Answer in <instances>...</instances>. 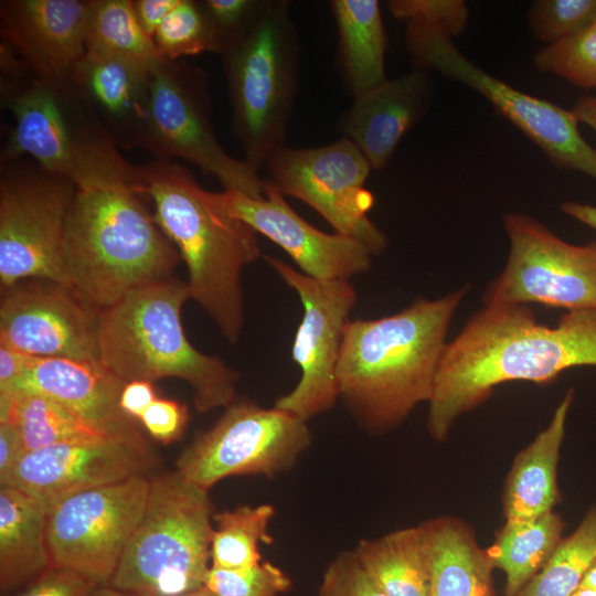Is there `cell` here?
<instances>
[{
  "label": "cell",
  "instance_id": "9",
  "mask_svg": "<svg viewBox=\"0 0 596 596\" xmlns=\"http://www.w3.org/2000/svg\"><path fill=\"white\" fill-rule=\"evenodd\" d=\"M74 191L72 181L35 162L1 160V291L28 279L72 286L64 231Z\"/></svg>",
  "mask_w": 596,
  "mask_h": 596
},
{
  "label": "cell",
  "instance_id": "1",
  "mask_svg": "<svg viewBox=\"0 0 596 596\" xmlns=\"http://www.w3.org/2000/svg\"><path fill=\"white\" fill-rule=\"evenodd\" d=\"M584 365L596 366V309L566 311L550 327L529 305H485L445 347L428 402V433L446 439L455 421L501 383L549 384Z\"/></svg>",
  "mask_w": 596,
  "mask_h": 596
},
{
  "label": "cell",
  "instance_id": "15",
  "mask_svg": "<svg viewBox=\"0 0 596 596\" xmlns=\"http://www.w3.org/2000/svg\"><path fill=\"white\" fill-rule=\"evenodd\" d=\"M266 262L298 294L304 309L291 349L301 376L274 406L307 422L339 398L337 366L358 294L350 280L313 278L275 257L267 256Z\"/></svg>",
  "mask_w": 596,
  "mask_h": 596
},
{
  "label": "cell",
  "instance_id": "51",
  "mask_svg": "<svg viewBox=\"0 0 596 596\" xmlns=\"http://www.w3.org/2000/svg\"><path fill=\"white\" fill-rule=\"evenodd\" d=\"M571 596H596V589L578 587Z\"/></svg>",
  "mask_w": 596,
  "mask_h": 596
},
{
  "label": "cell",
  "instance_id": "44",
  "mask_svg": "<svg viewBox=\"0 0 596 596\" xmlns=\"http://www.w3.org/2000/svg\"><path fill=\"white\" fill-rule=\"evenodd\" d=\"M157 397L153 382L134 380L125 384L119 405L125 414L137 421Z\"/></svg>",
  "mask_w": 596,
  "mask_h": 596
},
{
  "label": "cell",
  "instance_id": "16",
  "mask_svg": "<svg viewBox=\"0 0 596 596\" xmlns=\"http://www.w3.org/2000/svg\"><path fill=\"white\" fill-rule=\"evenodd\" d=\"M3 77L1 100L14 124L1 160L28 155L72 181L109 138L83 96L53 91L30 76Z\"/></svg>",
  "mask_w": 596,
  "mask_h": 596
},
{
  "label": "cell",
  "instance_id": "20",
  "mask_svg": "<svg viewBox=\"0 0 596 596\" xmlns=\"http://www.w3.org/2000/svg\"><path fill=\"white\" fill-rule=\"evenodd\" d=\"M88 11V1L2 0L1 44L31 78L53 91L77 94V73L87 53Z\"/></svg>",
  "mask_w": 596,
  "mask_h": 596
},
{
  "label": "cell",
  "instance_id": "31",
  "mask_svg": "<svg viewBox=\"0 0 596 596\" xmlns=\"http://www.w3.org/2000/svg\"><path fill=\"white\" fill-rule=\"evenodd\" d=\"M11 393L10 417L26 451L91 437H105L51 397L28 390Z\"/></svg>",
  "mask_w": 596,
  "mask_h": 596
},
{
  "label": "cell",
  "instance_id": "48",
  "mask_svg": "<svg viewBox=\"0 0 596 596\" xmlns=\"http://www.w3.org/2000/svg\"><path fill=\"white\" fill-rule=\"evenodd\" d=\"M572 113L578 123L589 126L596 132V95L582 96L575 103Z\"/></svg>",
  "mask_w": 596,
  "mask_h": 596
},
{
  "label": "cell",
  "instance_id": "40",
  "mask_svg": "<svg viewBox=\"0 0 596 596\" xmlns=\"http://www.w3.org/2000/svg\"><path fill=\"white\" fill-rule=\"evenodd\" d=\"M318 596H386L358 561L342 552L326 568Z\"/></svg>",
  "mask_w": 596,
  "mask_h": 596
},
{
  "label": "cell",
  "instance_id": "23",
  "mask_svg": "<svg viewBox=\"0 0 596 596\" xmlns=\"http://www.w3.org/2000/svg\"><path fill=\"white\" fill-rule=\"evenodd\" d=\"M152 66L87 52L78 68L77 88L103 130L118 148H140L147 123Z\"/></svg>",
  "mask_w": 596,
  "mask_h": 596
},
{
  "label": "cell",
  "instance_id": "3",
  "mask_svg": "<svg viewBox=\"0 0 596 596\" xmlns=\"http://www.w3.org/2000/svg\"><path fill=\"white\" fill-rule=\"evenodd\" d=\"M467 289L347 323L337 366L339 397L366 432L385 433L429 402L447 331Z\"/></svg>",
  "mask_w": 596,
  "mask_h": 596
},
{
  "label": "cell",
  "instance_id": "33",
  "mask_svg": "<svg viewBox=\"0 0 596 596\" xmlns=\"http://www.w3.org/2000/svg\"><path fill=\"white\" fill-rule=\"evenodd\" d=\"M596 562V507L515 596H571Z\"/></svg>",
  "mask_w": 596,
  "mask_h": 596
},
{
  "label": "cell",
  "instance_id": "34",
  "mask_svg": "<svg viewBox=\"0 0 596 596\" xmlns=\"http://www.w3.org/2000/svg\"><path fill=\"white\" fill-rule=\"evenodd\" d=\"M533 61L542 72L574 86L596 91V22L575 35L544 45Z\"/></svg>",
  "mask_w": 596,
  "mask_h": 596
},
{
  "label": "cell",
  "instance_id": "22",
  "mask_svg": "<svg viewBox=\"0 0 596 596\" xmlns=\"http://www.w3.org/2000/svg\"><path fill=\"white\" fill-rule=\"evenodd\" d=\"M434 85L428 72L413 70L353 98L340 119L342 137L352 141L372 169L390 162L404 135L428 111Z\"/></svg>",
  "mask_w": 596,
  "mask_h": 596
},
{
  "label": "cell",
  "instance_id": "6",
  "mask_svg": "<svg viewBox=\"0 0 596 596\" xmlns=\"http://www.w3.org/2000/svg\"><path fill=\"white\" fill-rule=\"evenodd\" d=\"M234 138L257 171L285 145L300 78L301 46L290 3L265 0L253 23L220 54Z\"/></svg>",
  "mask_w": 596,
  "mask_h": 596
},
{
  "label": "cell",
  "instance_id": "13",
  "mask_svg": "<svg viewBox=\"0 0 596 596\" xmlns=\"http://www.w3.org/2000/svg\"><path fill=\"white\" fill-rule=\"evenodd\" d=\"M503 227L510 245L508 260L486 290L485 305L596 309V241L567 243L522 213L505 214Z\"/></svg>",
  "mask_w": 596,
  "mask_h": 596
},
{
  "label": "cell",
  "instance_id": "4",
  "mask_svg": "<svg viewBox=\"0 0 596 596\" xmlns=\"http://www.w3.org/2000/svg\"><path fill=\"white\" fill-rule=\"evenodd\" d=\"M134 187L152 201L156 223L184 262L190 298L228 342H237L244 326L241 274L262 256L256 232L214 209L188 168L172 160L136 166Z\"/></svg>",
  "mask_w": 596,
  "mask_h": 596
},
{
  "label": "cell",
  "instance_id": "42",
  "mask_svg": "<svg viewBox=\"0 0 596 596\" xmlns=\"http://www.w3.org/2000/svg\"><path fill=\"white\" fill-rule=\"evenodd\" d=\"M189 417L185 405L173 400L157 397L139 422L155 440L167 445L181 438Z\"/></svg>",
  "mask_w": 596,
  "mask_h": 596
},
{
  "label": "cell",
  "instance_id": "32",
  "mask_svg": "<svg viewBox=\"0 0 596 596\" xmlns=\"http://www.w3.org/2000/svg\"><path fill=\"white\" fill-rule=\"evenodd\" d=\"M275 515L272 504L240 505L213 514L216 522L211 542V566L243 568L262 562L259 543H269L268 526Z\"/></svg>",
  "mask_w": 596,
  "mask_h": 596
},
{
  "label": "cell",
  "instance_id": "36",
  "mask_svg": "<svg viewBox=\"0 0 596 596\" xmlns=\"http://www.w3.org/2000/svg\"><path fill=\"white\" fill-rule=\"evenodd\" d=\"M596 22V0H535L528 11L534 38L551 45Z\"/></svg>",
  "mask_w": 596,
  "mask_h": 596
},
{
  "label": "cell",
  "instance_id": "2",
  "mask_svg": "<svg viewBox=\"0 0 596 596\" xmlns=\"http://www.w3.org/2000/svg\"><path fill=\"white\" fill-rule=\"evenodd\" d=\"M134 164L106 140L72 180L64 231L72 286L98 309L130 291L172 277L180 259L134 187Z\"/></svg>",
  "mask_w": 596,
  "mask_h": 596
},
{
  "label": "cell",
  "instance_id": "19",
  "mask_svg": "<svg viewBox=\"0 0 596 596\" xmlns=\"http://www.w3.org/2000/svg\"><path fill=\"white\" fill-rule=\"evenodd\" d=\"M156 455L148 443L91 437L26 451L6 483L49 510L81 491L147 476Z\"/></svg>",
  "mask_w": 596,
  "mask_h": 596
},
{
  "label": "cell",
  "instance_id": "8",
  "mask_svg": "<svg viewBox=\"0 0 596 596\" xmlns=\"http://www.w3.org/2000/svg\"><path fill=\"white\" fill-rule=\"evenodd\" d=\"M140 148L156 159H182L215 177L224 190L263 198V179L220 143L212 121L207 74L184 60L160 58L151 68L147 123Z\"/></svg>",
  "mask_w": 596,
  "mask_h": 596
},
{
  "label": "cell",
  "instance_id": "50",
  "mask_svg": "<svg viewBox=\"0 0 596 596\" xmlns=\"http://www.w3.org/2000/svg\"><path fill=\"white\" fill-rule=\"evenodd\" d=\"M579 587H588L596 589V562L584 576Z\"/></svg>",
  "mask_w": 596,
  "mask_h": 596
},
{
  "label": "cell",
  "instance_id": "37",
  "mask_svg": "<svg viewBox=\"0 0 596 596\" xmlns=\"http://www.w3.org/2000/svg\"><path fill=\"white\" fill-rule=\"evenodd\" d=\"M204 587L215 596H279L292 587L291 578L270 562L243 568L211 566Z\"/></svg>",
  "mask_w": 596,
  "mask_h": 596
},
{
  "label": "cell",
  "instance_id": "41",
  "mask_svg": "<svg viewBox=\"0 0 596 596\" xmlns=\"http://www.w3.org/2000/svg\"><path fill=\"white\" fill-rule=\"evenodd\" d=\"M97 586L76 571L51 566L9 596H89Z\"/></svg>",
  "mask_w": 596,
  "mask_h": 596
},
{
  "label": "cell",
  "instance_id": "5",
  "mask_svg": "<svg viewBox=\"0 0 596 596\" xmlns=\"http://www.w3.org/2000/svg\"><path fill=\"white\" fill-rule=\"evenodd\" d=\"M190 298L187 281L169 277L127 294L100 309V362L125 382L177 377L193 390L196 411L235 401L238 373L188 340L181 309Z\"/></svg>",
  "mask_w": 596,
  "mask_h": 596
},
{
  "label": "cell",
  "instance_id": "12",
  "mask_svg": "<svg viewBox=\"0 0 596 596\" xmlns=\"http://www.w3.org/2000/svg\"><path fill=\"white\" fill-rule=\"evenodd\" d=\"M264 167L266 180L284 196L302 201L336 233L360 241L374 256L384 252L387 237L368 216L374 200L364 184L372 167L352 141L341 137L318 147L284 145Z\"/></svg>",
  "mask_w": 596,
  "mask_h": 596
},
{
  "label": "cell",
  "instance_id": "28",
  "mask_svg": "<svg viewBox=\"0 0 596 596\" xmlns=\"http://www.w3.org/2000/svg\"><path fill=\"white\" fill-rule=\"evenodd\" d=\"M353 552L386 596H429V553L422 524L362 539Z\"/></svg>",
  "mask_w": 596,
  "mask_h": 596
},
{
  "label": "cell",
  "instance_id": "26",
  "mask_svg": "<svg viewBox=\"0 0 596 596\" xmlns=\"http://www.w3.org/2000/svg\"><path fill=\"white\" fill-rule=\"evenodd\" d=\"M47 510L24 491L0 486V590L11 594L50 568Z\"/></svg>",
  "mask_w": 596,
  "mask_h": 596
},
{
  "label": "cell",
  "instance_id": "27",
  "mask_svg": "<svg viewBox=\"0 0 596 596\" xmlns=\"http://www.w3.org/2000/svg\"><path fill=\"white\" fill-rule=\"evenodd\" d=\"M341 63L353 98L384 83L386 35L376 0H332Z\"/></svg>",
  "mask_w": 596,
  "mask_h": 596
},
{
  "label": "cell",
  "instance_id": "45",
  "mask_svg": "<svg viewBox=\"0 0 596 596\" xmlns=\"http://www.w3.org/2000/svg\"><path fill=\"white\" fill-rule=\"evenodd\" d=\"M32 358L0 343V392L13 391Z\"/></svg>",
  "mask_w": 596,
  "mask_h": 596
},
{
  "label": "cell",
  "instance_id": "11",
  "mask_svg": "<svg viewBox=\"0 0 596 596\" xmlns=\"http://www.w3.org/2000/svg\"><path fill=\"white\" fill-rule=\"evenodd\" d=\"M311 444L307 422L248 401L233 402L177 459V471L209 489L243 475L273 478L292 468Z\"/></svg>",
  "mask_w": 596,
  "mask_h": 596
},
{
  "label": "cell",
  "instance_id": "47",
  "mask_svg": "<svg viewBox=\"0 0 596 596\" xmlns=\"http://www.w3.org/2000/svg\"><path fill=\"white\" fill-rule=\"evenodd\" d=\"M561 210L568 216L596 230V206L578 202L566 201Z\"/></svg>",
  "mask_w": 596,
  "mask_h": 596
},
{
  "label": "cell",
  "instance_id": "38",
  "mask_svg": "<svg viewBox=\"0 0 596 596\" xmlns=\"http://www.w3.org/2000/svg\"><path fill=\"white\" fill-rule=\"evenodd\" d=\"M214 53L219 55L256 19L265 0H203L199 1Z\"/></svg>",
  "mask_w": 596,
  "mask_h": 596
},
{
  "label": "cell",
  "instance_id": "14",
  "mask_svg": "<svg viewBox=\"0 0 596 596\" xmlns=\"http://www.w3.org/2000/svg\"><path fill=\"white\" fill-rule=\"evenodd\" d=\"M150 478L135 476L72 494L46 518L51 565L108 585L145 512Z\"/></svg>",
  "mask_w": 596,
  "mask_h": 596
},
{
  "label": "cell",
  "instance_id": "17",
  "mask_svg": "<svg viewBox=\"0 0 596 596\" xmlns=\"http://www.w3.org/2000/svg\"><path fill=\"white\" fill-rule=\"evenodd\" d=\"M99 310L72 286L23 280L1 291L0 343L36 358L100 362Z\"/></svg>",
  "mask_w": 596,
  "mask_h": 596
},
{
  "label": "cell",
  "instance_id": "29",
  "mask_svg": "<svg viewBox=\"0 0 596 596\" xmlns=\"http://www.w3.org/2000/svg\"><path fill=\"white\" fill-rule=\"evenodd\" d=\"M564 521L554 511L530 519L505 520L487 553L504 572V596H515L549 562L562 541Z\"/></svg>",
  "mask_w": 596,
  "mask_h": 596
},
{
  "label": "cell",
  "instance_id": "49",
  "mask_svg": "<svg viewBox=\"0 0 596 596\" xmlns=\"http://www.w3.org/2000/svg\"><path fill=\"white\" fill-rule=\"evenodd\" d=\"M89 596H139L121 589H117L110 585H99L93 589Z\"/></svg>",
  "mask_w": 596,
  "mask_h": 596
},
{
  "label": "cell",
  "instance_id": "18",
  "mask_svg": "<svg viewBox=\"0 0 596 596\" xmlns=\"http://www.w3.org/2000/svg\"><path fill=\"white\" fill-rule=\"evenodd\" d=\"M263 188L264 196L258 199L233 190L204 189V196L217 211L241 220L281 247L299 270L310 277L349 280L369 272L374 255L363 243L318 230L296 213L266 179Z\"/></svg>",
  "mask_w": 596,
  "mask_h": 596
},
{
  "label": "cell",
  "instance_id": "21",
  "mask_svg": "<svg viewBox=\"0 0 596 596\" xmlns=\"http://www.w3.org/2000/svg\"><path fill=\"white\" fill-rule=\"evenodd\" d=\"M126 383L98 361L33 356L13 391L51 397L105 437L146 443L119 405Z\"/></svg>",
  "mask_w": 596,
  "mask_h": 596
},
{
  "label": "cell",
  "instance_id": "35",
  "mask_svg": "<svg viewBox=\"0 0 596 596\" xmlns=\"http://www.w3.org/2000/svg\"><path fill=\"white\" fill-rule=\"evenodd\" d=\"M152 40L160 57L167 61L214 52L199 1L193 0H180L161 22Z\"/></svg>",
  "mask_w": 596,
  "mask_h": 596
},
{
  "label": "cell",
  "instance_id": "24",
  "mask_svg": "<svg viewBox=\"0 0 596 596\" xmlns=\"http://www.w3.org/2000/svg\"><path fill=\"white\" fill-rule=\"evenodd\" d=\"M573 400L574 389H570L547 427L515 457L502 492L505 520L539 517L560 501L557 462Z\"/></svg>",
  "mask_w": 596,
  "mask_h": 596
},
{
  "label": "cell",
  "instance_id": "10",
  "mask_svg": "<svg viewBox=\"0 0 596 596\" xmlns=\"http://www.w3.org/2000/svg\"><path fill=\"white\" fill-rule=\"evenodd\" d=\"M405 43L414 70L437 72L473 89L530 138L558 169L596 181V149L581 135L572 110L523 93L481 70L453 39L419 23H406Z\"/></svg>",
  "mask_w": 596,
  "mask_h": 596
},
{
  "label": "cell",
  "instance_id": "39",
  "mask_svg": "<svg viewBox=\"0 0 596 596\" xmlns=\"http://www.w3.org/2000/svg\"><path fill=\"white\" fill-rule=\"evenodd\" d=\"M387 6L396 19L435 28L451 39L466 30L469 20L462 0H392Z\"/></svg>",
  "mask_w": 596,
  "mask_h": 596
},
{
  "label": "cell",
  "instance_id": "7",
  "mask_svg": "<svg viewBox=\"0 0 596 596\" xmlns=\"http://www.w3.org/2000/svg\"><path fill=\"white\" fill-rule=\"evenodd\" d=\"M209 489L177 470L150 478L145 512L108 585L139 596L204 586L214 532Z\"/></svg>",
  "mask_w": 596,
  "mask_h": 596
},
{
  "label": "cell",
  "instance_id": "30",
  "mask_svg": "<svg viewBox=\"0 0 596 596\" xmlns=\"http://www.w3.org/2000/svg\"><path fill=\"white\" fill-rule=\"evenodd\" d=\"M87 52L115 55L147 66L161 57L143 31L131 0H89Z\"/></svg>",
  "mask_w": 596,
  "mask_h": 596
},
{
  "label": "cell",
  "instance_id": "46",
  "mask_svg": "<svg viewBox=\"0 0 596 596\" xmlns=\"http://www.w3.org/2000/svg\"><path fill=\"white\" fill-rule=\"evenodd\" d=\"M180 0H135L134 10L143 31L152 39L164 18Z\"/></svg>",
  "mask_w": 596,
  "mask_h": 596
},
{
  "label": "cell",
  "instance_id": "43",
  "mask_svg": "<svg viewBox=\"0 0 596 596\" xmlns=\"http://www.w3.org/2000/svg\"><path fill=\"white\" fill-rule=\"evenodd\" d=\"M25 453L15 426L10 422L0 423V485L7 482Z\"/></svg>",
  "mask_w": 596,
  "mask_h": 596
},
{
  "label": "cell",
  "instance_id": "25",
  "mask_svg": "<svg viewBox=\"0 0 596 596\" xmlns=\"http://www.w3.org/2000/svg\"><path fill=\"white\" fill-rule=\"evenodd\" d=\"M422 525L429 553V596H496L494 567L466 522L441 517Z\"/></svg>",
  "mask_w": 596,
  "mask_h": 596
},
{
  "label": "cell",
  "instance_id": "52",
  "mask_svg": "<svg viewBox=\"0 0 596 596\" xmlns=\"http://www.w3.org/2000/svg\"><path fill=\"white\" fill-rule=\"evenodd\" d=\"M182 596H215V595L212 592H210L206 587L202 586L201 588H198Z\"/></svg>",
  "mask_w": 596,
  "mask_h": 596
}]
</instances>
